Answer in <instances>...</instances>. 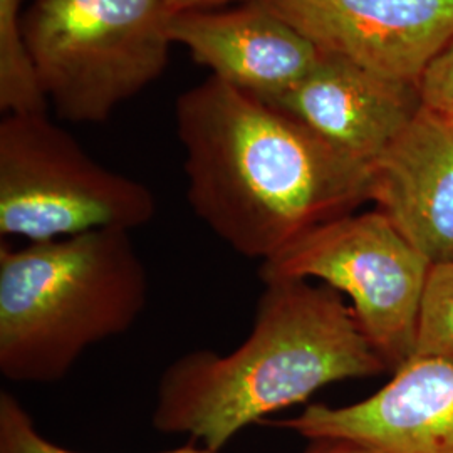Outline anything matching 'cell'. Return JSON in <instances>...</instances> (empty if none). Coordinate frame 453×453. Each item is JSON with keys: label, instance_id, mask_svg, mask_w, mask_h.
<instances>
[{"label": "cell", "instance_id": "6da1fadb", "mask_svg": "<svg viewBox=\"0 0 453 453\" xmlns=\"http://www.w3.org/2000/svg\"><path fill=\"white\" fill-rule=\"evenodd\" d=\"M175 121L190 209L247 259L372 202L370 165L213 76L180 95Z\"/></svg>", "mask_w": 453, "mask_h": 453}, {"label": "cell", "instance_id": "7a4b0ae2", "mask_svg": "<svg viewBox=\"0 0 453 453\" xmlns=\"http://www.w3.org/2000/svg\"><path fill=\"white\" fill-rule=\"evenodd\" d=\"M262 284L241 346L226 355L194 349L165 368L151 415L158 434L222 453L245 426L318 389L388 372L340 292L297 279Z\"/></svg>", "mask_w": 453, "mask_h": 453}, {"label": "cell", "instance_id": "3957f363", "mask_svg": "<svg viewBox=\"0 0 453 453\" xmlns=\"http://www.w3.org/2000/svg\"><path fill=\"white\" fill-rule=\"evenodd\" d=\"M148 303V273L128 230L0 245V372L61 381L95 344L125 334Z\"/></svg>", "mask_w": 453, "mask_h": 453}, {"label": "cell", "instance_id": "277c9868", "mask_svg": "<svg viewBox=\"0 0 453 453\" xmlns=\"http://www.w3.org/2000/svg\"><path fill=\"white\" fill-rule=\"evenodd\" d=\"M165 0H33L24 39L59 118L97 125L157 81L173 46Z\"/></svg>", "mask_w": 453, "mask_h": 453}, {"label": "cell", "instance_id": "5b68a950", "mask_svg": "<svg viewBox=\"0 0 453 453\" xmlns=\"http://www.w3.org/2000/svg\"><path fill=\"white\" fill-rule=\"evenodd\" d=\"M155 215L145 183L93 160L48 113L2 118V237L46 242L103 228L133 232Z\"/></svg>", "mask_w": 453, "mask_h": 453}, {"label": "cell", "instance_id": "8992f818", "mask_svg": "<svg viewBox=\"0 0 453 453\" xmlns=\"http://www.w3.org/2000/svg\"><path fill=\"white\" fill-rule=\"evenodd\" d=\"M432 264L383 211L348 213L314 226L260 262L262 282L319 280L349 299L357 326L388 372L415 353Z\"/></svg>", "mask_w": 453, "mask_h": 453}, {"label": "cell", "instance_id": "52a82bcc", "mask_svg": "<svg viewBox=\"0 0 453 453\" xmlns=\"http://www.w3.org/2000/svg\"><path fill=\"white\" fill-rule=\"evenodd\" d=\"M323 52L420 86L453 41V0H257Z\"/></svg>", "mask_w": 453, "mask_h": 453}, {"label": "cell", "instance_id": "ba28073f", "mask_svg": "<svg viewBox=\"0 0 453 453\" xmlns=\"http://www.w3.org/2000/svg\"><path fill=\"white\" fill-rule=\"evenodd\" d=\"M271 425L309 441H348L372 453H453V366L411 357L361 402L309 405Z\"/></svg>", "mask_w": 453, "mask_h": 453}, {"label": "cell", "instance_id": "9c48e42d", "mask_svg": "<svg viewBox=\"0 0 453 453\" xmlns=\"http://www.w3.org/2000/svg\"><path fill=\"white\" fill-rule=\"evenodd\" d=\"M262 101L370 166L423 108L417 84L389 80L329 52L291 89Z\"/></svg>", "mask_w": 453, "mask_h": 453}, {"label": "cell", "instance_id": "30bf717a", "mask_svg": "<svg viewBox=\"0 0 453 453\" xmlns=\"http://www.w3.org/2000/svg\"><path fill=\"white\" fill-rule=\"evenodd\" d=\"M168 34L211 76L260 99L291 89L323 58L304 34L257 0L172 14Z\"/></svg>", "mask_w": 453, "mask_h": 453}, {"label": "cell", "instance_id": "8fae6325", "mask_svg": "<svg viewBox=\"0 0 453 453\" xmlns=\"http://www.w3.org/2000/svg\"><path fill=\"white\" fill-rule=\"evenodd\" d=\"M372 202L432 265L453 262V121L423 106L372 165Z\"/></svg>", "mask_w": 453, "mask_h": 453}, {"label": "cell", "instance_id": "7c38bea8", "mask_svg": "<svg viewBox=\"0 0 453 453\" xmlns=\"http://www.w3.org/2000/svg\"><path fill=\"white\" fill-rule=\"evenodd\" d=\"M24 0H0V110L5 114L48 113L24 39Z\"/></svg>", "mask_w": 453, "mask_h": 453}, {"label": "cell", "instance_id": "4fadbf2b", "mask_svg": "<svg viewBox=\"0 0 453 453\" xmlns=\"http://www.w3.org/2000/svg\"><path fill=\"white\" fill-rule=\"evenodd\" d=\"M413 357H437L453 366V262L430 269Z\"/></svg>", "mask_w": 453, "mask_h": 453}, {"label": "cell", "instance_id": "5bb4252c", "mask_svg": "<svg viewBox=\"0 0 453 453\" xmlns=\"http://www.w3.org/2000/svg\"><path fill=\"white\" fill-rule=\"evenodd\" d=\"M0 453H80L67 450L65 447L44 437L29 411L14 395L0 391ZM160 453H219L211 449L188 441L187 445Z\"/></svg>", "mask_w": 453, "mask_h": 453}, {"label": "cell", "instance_id": "9a60e30c", "mask_svg": "<svg viewBox=\"0 0 453 453\" xmlns=\"http://www.w3.org/2000/svg\"><path fill=\"white\" fill-rule=\"evenodd\" d=\"M418 88L423 106L453 118V41L428 65Z\"/></svg>", "mask_w": 453, "mask_h": 453}, {"label": "cell", "instance_id": "2e32d148", "mask_svg": "<svg viewBox=\"0 0 453 453\" xmlns=\"http://www.w3.org/2000/svg\"><path fill=\"white\" fill-rule=\"evenodd\" d=\"M172 14L185 11H205V9H220L232 2H250V0H165Z\"/></svg>", "mask_w": 453, "mask_h": 453}, {"label": "cell", "instance_id": "e0dca14e", "mask_svg": "<svg viewBox=\"0 0 453 453\" xmlns=\"http://www.w3.org/2000/svg\"><path fill=\"white\" fill-rule=\"evenodd\" d=\"M304 453H372L357 445L336 440H316L311 441Z\"/></svg>", "mask_w": 453, "mask_h": 453}, {"label": "cell", "instance_id": "ac0fdd59", "mask_svg": "<svg viewBox=\"0 0 453 453\" xmlns=\"http://www.w3.org/2000/svg\"><path fill=\"white\" fill-rule=\"evenodd\" d=\"M450 119H452V121H453V118H450Z\"/></svg>", "mask_w": 453, "mask_h": 453}]
</instances>
